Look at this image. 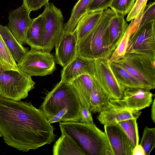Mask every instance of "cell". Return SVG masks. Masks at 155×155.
<instances>
[{
  "mask_svg": "<svg viewBox=\"0 0 155 155\" xmlns=\"http://www.w3.org/2000/svg\"><path fill=\"white\" fill-rule=\"evenodd\" d=\"M54 129L31 102L0 95V131L8 145L23 152L36 150L54 141Z\"/></svg>",
  "mask_w": 155,
  "mask_h": 155,
  "instance_id": "1",
  "label": "cell"
},
{
  "mask_svg": "<svg viewBox=\"0 0 155 155\" xmlns=\"http://www.w3.org/2000/svg\"><path fill=\"white\" fill-rule=\"evenodd\" d=\"M65 108L68 113L63 122L80 121L81 106L77 93L71 83L61 80L48 91L39 109L48 118Z\"/></svg>",
  "mask_w": 155,
  "mask_h": 155,
  "instance_id": "2",
  "label": "cell"
},
{
  "mask_svg": "<svg viewBox=\"0 0 155 155\" xmlns=\"http://www.w3.org/2000/svg\"><path fill=\"white\" fill-rule=\"evenodd\" d=\"M61 131L71 137L85 155H113L104 132L94 123L60 122Z\"/></svg>",
  "mask_w": 155,
  "mask_h": 155,
  "instance_id": "3",
  "label": "cell"
},
{
  "mask_svg": "<svg viewBox=\"0 0 155 155\" xmlns=\"http://www.w3.org/2000/svg\"><path fill=\"white\" fill-rule=\"evenodd\" d=\"M115 14L110 8L103 10L96 25L78 41V54L94 60L109 58L112 53L110 49L108 25L111 18Z\"/></svg>",
  "mask_w": 155,
  "mask_h": 155,
  "instance_id": "4",
  "label": "cell"
},
{
  "mask_svg": "<svg viewBox=\"0 0 155 155\" xmlns=\"http://www.w3.org/2000/svg\"><path fill=\"white\" fill-rule=\"evenodd\" d=\"M31 76L19 69L5 70L0 64V95L19 101L26 98L34 88Z\"/></svg>",
  "mask_w": 155,
  "mask_h": 155,
  "instance_id": "5",
  "label": "cell"
},
{
  "mask_svg": "<svg viewBox=\"0 0 155 155\" xmlns=\"http://www.w3.org/2000/svg\"><path fill=\"white\" fill-rule=\"evenodd\" d=\"M113 62L121 66L140 81L147 89L155 88V58L140 54L126 53Z\"/></svg>",
  "mask_w": 155,
  "mask_h": 155,
  "instance_id": "6",
  "label": "cell"
},
{
  "mask_svg": "<svg viewBox=\"0 0 155 155\" xmlns=\"http://www.w3.org/2000/svg\"><path fill=\"white\" fill-rule=\"evenodd\" d=\"M54 56L50 52L31 48L17 63L20 70L32 76L51 74L56 70Z\"/></svg>",
  "mask_w": 155,
  "mask_h": 155,
  "instance_id": "7",
  "label": "cell"
},
{
  "mask_svg": "<svg viewBox=\"0 0 155 155\" xmlns=\"http://www.w3.org/2000/svg\"><path fill=\"white\" fill-rule=\"evenodd\" d=\"M126 53H134L155 58V21L149 22L130 34Z\"/></svg>",
  "mask_w": 155,
  "mask_h": 155,
  "instance_id": "8",
  "label": "cell"
},
{
  "mask_svg": "<svg viewBox=\"0 0 155 155\" xmlns=\"http://www.w3.org/2000/svg\"><path fill=\"white\" fill-rule=\"evenodd\" d=\"M42 14L45 19L43 50L50 52L57 44L63 32L64 18L60 8L52 3L45 6Z\"/></svg>",
  "mask_w": 155,
  "mask_h": 155,
  "instance_id": "9",
  "label": "cell"
},
{
  "mask_svg": "<svg viewBox=\"0 0 155 155\" xmlns=\"http://www.w3.org/2000/svg\"><path fill=\"white\" fill-rule=\"evenodd\" d=\"M95 80L110 99H121L124 88L117 81L110 68L109 58L94 60Z\"/></svg>",
  "mask_w": 155,
  "mask_h": 155,
  "instance_id": "10",
  "label": "cell"
},
{
  "mask_svg": "<svg viewBox=\"0 0 155 155\" xmlns=\"http://www.w3.org/2000/svg\"><path fill=\"white\" fill-rule=\"evenodd\" d=\"M104 125L113 155H132L134 146L120 124L117 123Z\"/></svg>",
  "mask_w": 155,
  "mask_h": 155,
  "instance_id": "11",
  "label": "cell"
},
{
  "mask_svg": "<svg viewBox=\"0 0 155 155\" xmlns=\"http://www.w3.org/2000/svg\"><path fill=\"white\" fill-rule=\"evenodd\" d=\"M30 13L23 5L9 13L7 27L22 45L26 44L27 33L33 21L30 17Z\"/></svg>",
  "mask_w": 155,
  "mask_h": 155,
  "instance_id": "12",
  "label": "cell"
},
{
  "mask_svg": "<svg viewBox=\"0 0 155 155\" xmlns=\"http://www.w3.org/2000/svg\"><path fill=\"white\" fill-rule=\"evenodd\" d=\"M88 74L93 78L94 60L86 58L78 53L75 58L61 71V80L71 82L82 75Z\"/></svg>",
  "mask_w": 155,
  "mask_h": 155,
  "instance_id": "13",
  "label": "cell"
},
{
  "mask_svg": "<svg viewBox=\"0 0 155 155\" xmlns=\"http://www.w3.org/2000/svg\"><path fill=\"white\" fill-rule=\"evenodd\" d=\"M78 42L74 31L71 33L63 32L55 47L56 63L63 68L72 60L78 54Z\"/></svg>",
  "mask_w": 155,
  "mask_h": 155,
  "instance_id": "14",
  "label": "cell"
},
{
  "mask_svg": "<svg viewBox=\"0 0 155 155\" xmlns=\"http://www.w3.org/2000/svg\"><path fill=\"white\" fill-rule=\"evenodd\" d=\"M141 114L139 111L130 109L120 104L117 99H110L109 108L97 116L102 124L118 123L130 118H138Z\"/></svg>",
  "mask_w": 155,
  "mask_h": 155,
  "instance_id": "15",
  "label": "cell"
},
{
  "mask_svg": "<svg viewBox=\"0 0 155 155\" xmlns=\"http://www.w3.org/2000/svg\"><path fill=\"white\" fill-rule=\"evenodd\" d=\"M153 94L150 90L140 88L124 89V97L117 99L121 105L132 110L140 111L151 104Z\"/></svg>",
  "mask_w": 155,
  "mask_h": 155,
  "instance_id": "16",
  "label": "cell"
},
{
  "mask_svg": "<svg viewBox=\"0 0 155 155\" xmlns=\"http://www.w3.org/2000/svg\"><path fill=\"white\" fill-rule=\"evenodd\" d=\"M45 19L42 14L33 19L27 34L26 44L31 49L43 50Z\"/></svg>",
  "mask_w": 155,
  "mask_h": 155,
  "instance_id": "17",
  "label": "cell"
},
{
  "mask_svg": "<svg viewBox=\"0 0 155 155\" xmlns=\"http://www.w3.org/2000/svg\"><path fill=\"white\" fill-rule=\"evenodd\" d=\"M123 15L115 14L108 25L110 49L112 54L119 44L128 26Z\"/></svg>",
  "mask_w": 155,
  "mask_h": 155,
  "instance_id": "18",
  "label": "cell"
},
{
  "mask_svg": "<svg viewBox=\"0 0 155 155\" xmlns=\"http://www.w3.org/2000/svg\"><path fill=\"white\" fill-rule=\"evenodd\" d=\"M94 81V78L92 76L84 74L77 78L71 82L77 93L81 107L89 108Z\"/></svg>",
  "mask_w": 155,
  "mask_h": 155,
  "instance_id": "19",
  "label": "cell"
},
{
  "mask_svg": "<svg viewBox=\"0 0 155 155\" xmlns=\"http://www.w3.org/2000/svg\"><path fill=\"white\" fill-rule=\"evenodd\" d=\"M61 135L54 145V155H85L76 142L69 136L61 131Z\"/></svg>",
  "mask_w": 155,
  "mask_h": 155,
  "instance_id": "20",
  "label": "cell"
},
{
  "mask_svg": "<svg viewBox=\"0 0 155 155\" xmlns=\"http://www.w3.org/2000/svg\"><path fill=\"white\" fill-rule=\"evenodd\" d=\"M0 34L15 60L19 63L29 51L16 40L7 26L0 25Z\"/></svg>",
  "mask_w": 155,
  "mask_h": 155,
  "instance_id": "21",
  "label": "cell"
},
{
  "mask_svg": "<svg viewBox=\"0 0 155 155\" xmlns=\"http://www.w3.org/2000/svg\"><path fill=\"white\" fill-rule=\"evenodd\" d=\"M110 99L94 79L90 99V111L99 114L107 110L109 108Z\"/></svg>",
  "mask_w": 155,
  "mask_h": 155,
  "instance_id": "22",
  "label": "cell"
},
{
  "mask_svg": "<svg viewBox=\"0 0 155 155\" xmlns=\"http://www.w3.org/2000/svg\"><path fill=\"white\" fill-rule=\"evenodd\" d=\"M109 64L116 79L124 89L140 88L147 89L142 83L119 64L113 62L109 63Z\"/></svg>",
  "mask_w": 155,
  "mask_h": 155,
  "instance_id": "23",
  "label": "cell"
},
{
  "mask_svg": "<svg viewBox=\"0 0 155 155\" xmlns=\"http://www.w3.org/2000/svg\"><path fill=\"white\" fill-rule=\"evenodd\" d=\"M103 10L87 12L78 21L74 31L76 34L78 41L81 39L97 23Z\"/></svg>",
  "mask_w": 155,
  "mask_h": 155,
  "instance_id": "24",
  "label": "cell"
},
{
  "mask_svg": "<svg viewBox=\"0 0 155 155\" xmlns=\"http://www.w3.org/2000/svg\"><path fill=\"white\" fill-rule=\"evenodd\" d=\"M91 0H78L74 6L68 20L64 25L63 32H73L79 20L87 12L88 6Z\"/></svg>",
  "mask_w": 155,
  "mask_h": 155,
  "instance_id": "25",
  "label": "cell"
},
{
  "mask_svg": "<svg viewBox=\"0 0 155 155\" xmlns=\"http://www.w3.org/2000/svg\"><path fill=\"white\" fill-rule=\"evenodd\" d=\"M0 64L5 70H18L19 69L0 34Z\"/></svg>",
  "mask_w": 155,
  "mask_h": 155,
  "instance_id": "26",
  "label": "cell"
},
{
  "mask_svg": "<svg viewBox=\"0 0 155 155\" xmlns=\"http://www.w3.org/2000/svg\"><path fill=\"white\" fill-rule=\"evenodd\" d=\"M137 119L130 118L118 122L131 140L134 147L139 144V142L138 127L137 122Z\"/></svg>",
  "mask_w": 155,
  "mask_h": 155,
  "instance_id": "27",
  "label": "cell"
},
{
  "mask_svg": "<svg viewBox=\"0 0 155 155\" xmlns=\"http://www.w3.org/2000/svg\"><path fill=\"white\" fill-rule=\"evenodd\" d=\"M140 145L145 155H149L155 147V128L146 127L144 129Z\"/></svg>",
  "mask_w": 155,
  "mask_h": 155,
  "instance_id": "28",
  "label": "cell"
},
{
  "mask_svg": "<svg viewBox=\"0 0 155 155\" xmlns=\"http://www.w3.org/2000/svg\"><path fill=\"white\" fill-rule=\"evenodd\" d=\"M135 0H113L110 6L116 14L124 16L128 14L132 8Z\"/></svg>",
  "mask_w": 155,
  "mask_h": 155,
  "instance_id": "29",
  "label": "cell"
},
{
  "mask_svg": "<svg viewBox=\"0 0 155 155\" xmlns=\"http://www.w3.org/2000/svg\"><path fill=\"white\" fill-rule=\"evenodd\" d=\"M130 35L127 29L119 44L109 58V63L120 58L126 53Z\"/></svg>",
  "mask_w": 155,
  "mask_h": 155,
  "instance_id": "30",
  "label": "cell"
},
{
  "mask_svg": "<svg viewBox=\"0 0 155 155\" xmlns=\"http://www.w3.org/2000/svg\"><path fill=\"white\" fill-rule=\"evenodd\" d=\"M153 21H155V1L150 2L146 6L137 27H140Z\"/></svg>",
  "mask_w": 155,
  "mask_h": 155,
  "instance_id": "31",
  "label": "cell"
},
{
  "mask_svg": "<svg viewBox=\"0 0 155 155\" xmlns=\"http://www.w3.org/2000/svg\"><path fill=\"white\" fill-rule=\"evenodd\" d=\"M148 0H136L126 18V21H130L137 18L142 11L144 10Z\"/></svg>",
  "mask_w": 155,
  "mask_h": 155,
  "instance_id": "32",
  "label": "cell"
},
{
  "mask_svg": "<svg viewBox=\"0 0 155 155\" xmlns=\"http://www.w3.org/2000/svg\"><path fill=\"white\" fill-rule=\"evenodd\" d=\"M113 0H91L88 6L87 12L102 11L110 7Z\"/></svg>",
  "mask_w": 155,
  "mask_h": 155,
  "instance_id": "33",
  "label": "cell"
},
{
  "mask_svg": "<svg viewBox=\"0 0 155 155\" xmlns=\"http://www.w3.org/2000/svg\"><path fill=\"white\" fill-rule=\"evenodd\" d=\"M49 0H22L23 5L28 12L39 10L48 3Z\"/></svg>",
  "mask_w": 155,
  "mask_h": 155,
  "instance_id": "34",
  "label": "cell"
},
{
  "mask_svg": "<svg viewBox=\"0 0 155 155\" xmlns=\"http://www.w3.org/2000/svg\"><path fill=\"white\" fill-rule=\"evenodd\" d=\"M91 114L88 108L81 107V117L80 122L88 124H94Z\"/></svg>",
  "mask_w": 155,
  "mask_h": 155,
  "instance_id": "35",
  "label": "cell"
},
{
  "mask_svg": "<svg viewBox=\"0 0 155 155\" xmlns=\"http://www.w3.org/2000/svg\"><path fill=\"white\" fill-rule=\"evenodd\" d=\"M67 113L68 110L66 108L64 109L54 116L47 118V121L51 124L55 122H63Z\"/></svg>",
  "mask_w": 155,
  "mask_h": 155,
  "instance_id": "36",
  "label": "cell"
},
{
  "mask_svg": "<svg viewBox=\"0 0 155 155\" xmlns=\"http://www.w3.org/2000/svg\"><path fill=\"white\" fill-rule=\"evenodd\" d=\"M132 155H145V152L142 147L140 145H137L134 148Z\"/></svg>",
  "mask_w": 155,
  "mask_h": 155,
  "instance_id": "37",
  "label": "cell"
},
{
  "mask_svg": "<svg viewBox=\"0 0 155 155\" xmlns=\"http://www.w3.org/2000/svg\"><path fill=\"white\" fill-rule=\"evenodd\" d=\"M155 99L153 100L152 103V106L151 107V116L152 120L153 122L155 123Z\"/></svg>",
  "mask_w": 155,
  "mask_h": 155,
  "instance_id": "38",
  "label": "cell"
},
{
  "mask_svg": "<svg viewBox=\"0 0 155 155\" xmlns=\"http://www.w3.org/2000/svg\"><path fill=\"white\" fill-rule=\"evenodd\" d=\"M0 137H2V134H1V132H0Z\"/></svg>",
  "mask_w": 155,
  "mask_h": 155,
  "instance_id": "39",
  "label": "cell"
}]
</instances>
